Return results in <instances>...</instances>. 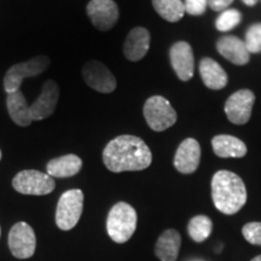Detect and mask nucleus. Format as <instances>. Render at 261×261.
Returning a JSON list of instances; mask_svg holds the SVG:
<instances>
[{
  "mask_svg": "<svg viewBox=\"0 0 261 261\" xmlns=\"http://www.w3.org/2000/svg\"><path fill=\"white\" fill-rule=\"evenodd\" d=\"M143 114L149 127L155 132H162L177 122L174 108L162 96L150 97L143 108Z\"/></svg>",
  "mask_w": 261,
  "mask_h": 261,
  "instance_id": "obj_4",
  "label": "nucleus"
},
{
  "mask_svg": "<svg viewBox=\"0 0 261 261\" xmlns=\"http://www.w3.org/2000/svg\"><path fill=\"white\" fill-rule=\"evenodd\" d=\"M242 21V15L236 9L224 10L215 21V27L219 32H230Z\"/></svg>",
  "mask_w": 261,
  "mask_h": 261,
  "instance_id": "obj_24",
  "label": "nucleus"
},
{
  "mask_svg": "<svg viewBox=\"0 0 261 261\" xmlns=\"http://www.w3.org/2000/svg\"><path fill=\"white\" fill-rule=\"evenodd\" d=\"M212 146L215 155L223 159H241L247 154V146L241 139L233 136L219 135L212 139Z\"/></svg>",
  "mask_w": 261,
  "mask_h": 261,
  "instance_id": "obj_19",
  "label": "nucleus"
},
{
  "mask_svg": "<svg viewBox=\"0 0 261 261\" xmlns=\"http://www.w3.org/2000/svg\"><path fill=\"white\" fill-rule=\"evenodd\" d=\"M48 67H50V58L47 56H37L27 62L12 65L4 76V89L6 93L19 91L24 79L40 75Z\"/></svg>",
  "mask_w": 261,
  "mask_h": 261,
  "instance_id": "obj_6",
  "label": "nucleus"
},
{
  "mask_svg": "<svg viewBox=\"0 0 261 261\" xmlns=\"http://www.w3.org/2000/svg\"><path fill=\"white\" fill-rule=\"evenodd\" d=\"M12 187L19 194L42 196L51 194L56 188V182L47 173L35 169H25L15 175Z\"/></svg>",
  "mask_w": 261,
  "mask_h": 261,
  "instance_id": "obj_7",
  "label": "nucleus"
},
{
  "mask_svg": "<svg viewBox=\"0 0 261 261\" xmlns=\"http://www.w3.org/2000/svg\"><path fill=\"white\" fill-rule=\"evenodd\" d=\"M0 160H2V150H0Z\"/></svg>",
  "mask_w": 261,
  "mask_h": 261,
  "instance_id": "obj_31",
  "label": "nucleus"
},
{
  "mask_svg": "<svg viewBox=\"0 0 261 261\" xmlns=\"http://www.w3.org/2000/svg\"><path fill=\"white\" fill-rule=\"evenodd\" d=\"M185 12L191 16H201L205 12L208 0H185Z\"/></svg>",
  "mask_w": 261,
  "mask_h": 261,
  "instance_id": "obj_27",
  "label": "nucleus"
},
{
  "mask_svg": "<svg viewBox=\"0 0 261 261\" xmlns=\"http://www.w3.org/2000/svg\"><path fill=\"white\" fill-rule=\"evenodd\" d=\"M87 15L98 31L107 32L116 24L119 8L114 0H91L87 5Z\"/></svg>",
  "mask_w": 261,
  "mask_h": 261,
  "instance_id": "obj_11",
  "label": "nucleus"
},
{
  "mask_svg": "<svg viewBox=\"0 0 261 261\" xmlns=\"http://www.w3.org/2000/svg\"><path fill=\"white\" fill-rule=\"evenodd\" d=\"M83 167V161L79 156L68 154L51 160L47 163V174L52 178H69L76 175Z\"/></svg>",
  "mask_w": 261,
  "mask_h": 261,
  "instance_id": "obj_20",
  "label": "nucleus"
},
{
  "mask_svg": "<svg viewBox=\"0 0 261 261\" xmlns=\"http://www.w3.org/2000/svg\"><path fill=\"white\" fill-rule=\"evenodd\" d=\"M58 98H60V87L54 80H47L42 86L40 96L32 106H29V113L33 121H39L50 117L56 110Z\"/></svg>",
  "mask_w": 261,
  "mask_h": 261,
  "instance_id": "obj_12",
  "label": "nucleus"
},
{
  "mask_svg": "<svg viewBox=\"0 0 261 261\" xmlns=\"http://www.w3.org/2000/svg\"><path fill=\"white\" fill-rule=\"evenodd\" d=\"M250 261H261V255H257L254 257V259H252Z\"/></svg>",
  "mask_w": 261,
  "mask_h": 261,
  "instance_id": "obj_30",
  "label": "nucleus"
},
{
  "mask_svg": "<svg viewBox=\"0 0 261 261\" xmlns=\"http://www.w3.org/2000/svg\"><path fill=\"white\" fill-rule=\"evenodd\" d=\"M217 50L224 58L236 65H244L249 62L250 54L246 44L233 35L221 37L217 42Z\"/></svg>",
  "mask_w": 261,
  "mask_h": 261,
  "instance_id": "obj_16",
  "label": "nucleus"
},
{
  "mask_svg": "<svg viewBox=\"0 0 261 261\" xmlns=\"http://www.w3.org/2000/svg\"><path fill=\"white\" fill-rule=\"evenodd\" d=\"M242 2L247 6H255L256 3H257V0H242Z\"/></svg>",
  "mask_w": 261,
  "mask_h": 261,
  "instance_id": "obj_29",
  "label": "nucleus"
},
{
  "mask_svg": "<svg viewBox=\"0 0 261 261\" xmlns=\"http://www.w3.org/2000/svg\"><path fill=\"white\" fill-rule=\"evenodd\" d=\"M6 107H8L10 117L16 125L27 127L33 122L31 113H29V106L21 91L8 93Z\"/></svg>",
  "mask_w": 261,
  "mask_h": 261,
  "instance_id": "obj_21",
  "label": "nucleus"
},
{
  "mask_svg": "<svg viewBox=\"0 0 261 261\" xmlns=\"http://www.w3.org/2000/svg\"><path fill=\"white\" fill-rule=\"evenodd\" d=\"M201 146L194 138L182 140L174 156V167L182 174H191L200 166Z\"/></svg>",
  "mask_w": 261,
  "mask_h": 261,
  "instance_id": "obj_14",
  "label": "nucleus"
},
{
  "mask_svg": "<svg viewBox=\"0 0 261 261\" xmlns=\"http://www.w3.org/2000/svg\"><path fill=\"white\" fill-rule=\"evenodd\" d=\"M137 228V212L126 202H119L110 210L107 219V231L116 243H126Z\"/></svg>",
  "mask_w": 261,
  "mask_h": 261,
  "instance_id": "obj_3",
  "label": "nucleus"
},
{
  "mask_svg": "<svg viewBox=\"0 0 261 261\" xmlns=\"http://www.w3.org/2000/svg\"><path fill=\"white\" fill-rule=\"evenodd\" d=\"M233 0H208V6L213 11H224L227 6H230Z\"/></svg>",
  "mask_w": 261,
  "mask_h": 261,
  "instance_id": "obj_28",
  "label": "nucleus"
},
{
  "mask_svg": "<svg viewBox=\"0 0 261 261\" xmlns=\"http://www.w3.org/2000/svg\"><path fill=\"white\" fill-rule=\"evenodd\" d=\"M83 77L87 86L100 93H112L116 89V79L102 62L90 61L83 68Z\"/></svg>",
  "mask_w": 261,
  "mask_h": 261,
  "instance_id": "obj_10",
  "label": "nucleus"
},
{
  "mask_svg": "<svg viewBox=\"0 0 261 261\" xmlns=\"http://www.w3.org/2000/svg\"><path fill=\"white\" fill-rule=\"evenodd\" d=\"M200 75L203 84L211 90H223L227 85L226 71L218 62L210 57H205L201 61Z\"/></svg>",
  "mask_w": 261,
  "mask_h": 261,
  "instance_id": "obj_18",
  "label": "nucleus"
},
{
  "mask_svg": "<svg viewBox=\"0 0 261 261\" xmlns=\"http://www.w3.org/2000/svg\"><path fill=\"white\" fill-rule=\"evenodd\" d=\"M9 248L17 259H28L33 256L37 247V237L31 225L23 221L15 224L9 232Z\"/></svg>",
  "mask_w": 261,
  "mask_h": 261,
  "instance_id": "obj_8",
  "label": "nucleus"
},
{
  "mask_svg": "<svg viewBox=\"0 0 261 261\" xmlns=\"http://www.w3.org/2000/svg\"><path fill=\"white\" fill-rule=\"evenodd\" d=\"M181 244V236L177 230L163 231L155 246V255L161 261H175L178 259Z\"/></svg>",
  "mask_w": 261,
  "mask_h": 261,
  "instance_id": "obj_17",
  "label": "nucleus"
},
{
  "mask_svg": "<svg viewBox=\"0 0 261 261\" xmlns=\"http://www.w3.org/2000/svg\"><path fill=\"white\" fill-rule=\"evenodd\" d=\"M212 198L221 213L236 214L247 202L246 185L236 173L218 171L212 178Z\"/></svg>",
  "mask_w": 261,
  "mask_h": 261,
  "instance_id": "obj_2",
  "label": "nucleus"
},
{
  "mask_svg": "<svg viewBox=\"0 0 261 261\" xmlns=\"http://www.w3.org/2000/svg\"><path fill=\"white\" fill-rule=\"evenodd\" d=\"M213 231V221L207 215H196L189 221L188 232L195 242H203Z\"/></svg>",
  "mask_w": 261,
  "mask_h": 261,
  "instance_id": "obj_23",
  "label": "nucleus"
},
{
  "mask_svg": "<svg viewBox=\"0 0 261 261\" xmlns=\"http://www.w3.org/2000/svg\"><path fill=\"white\" fill-rule=\"evenodd\" d=\"M152 154L142 138L119 136L108 143L103 151V162L110 172L143 171L151 165Z\"/></svg>",
  "mask_w": 261,
  "mask_h": 261,
  "instance_id": "obj_1",
  "label": "nucleus"
},
{
  "mask_svg": "<svg viewBox=\"0 0 261 261\" xmlns=\"http://www.w3.org/2000/svg\"><path fill=\"white\" fill-rule=\"evenodd\" d=\"M247 50L249 54H260L261 52V23H254L248 28L246 33Z\"/></svg>",
  "mask_w": 261,
  "mask_h": 261,
  "instance_id": "obj_25",
  "label": "nucleus"
},
{
  "mask_svg": "<svg viewBox=\"0 0 261 261\" xmlns=\"http://www.w3.org/2000/svg\"><path fill=\"white\" fill-rule=\"evenodd\" d=\"M156 12L168 22H178L185 14V6L181 0H152Z\"/></svg>",
  "mask_w": 261,
  "mask_h": 261,
  "instance_id": "obj_22",
  "label": "nucleus"
},
{
  "mask_svg": "<svg viewBox=\"0 0 261 261\" xmlns=\"http://www.w3.org/2000/svg\"><path fill=\"white\" fill-rule=\"evenodd\" d=\"M84 210V194L79 189L65 191L60 197L56 210V224L63 231H69L79 223Z\"/></svg>",
  "mask_w": 261,
  "mask_h": 261,
  "instance_id": "obj_5",
  "label": "nucleus"
},
{
  "mask_svg": "<svg viewBox=\"0 0 261 261\" xmlns=\"http://www.w3.org/2000/svg\"><path fill=\"white\" fill-rule=\"evenodd\" d=\"M150 47V33L143 27L133 28L127 35L123 54L128 61H140L148 54Z\"/></svg>",
  "mask_w": 261,
  "mask_h": 261,
  "instance_id": "obj_15",
  "label": "nucleus"
},
{
  "mask_svg": "<svg viewBox=\"0 0 261 261\" xmlns=\"http://www.w3.org/2000/svg\"><path fill=\"white\" fill-rule=\"evenodd\" d=\"M255 96L250 90H240L231 94L225 103L228 121L234 125H246L252 116Z\"/></svg>",
  "mask_w": 261,
  "mask_h": 261,
  "instance_id": "obj_9",
  "label": "nucleus"
},
{
  "mask_svg": "<svg viewBox=\"0 0 261 261\" xmlns=\"http://www.w3.org/2000/svg\"><path fill=\"white\" fill-rule=\"evenodd\" d=\"M169 58L173 70L181 81H189L194 76L195 58L190 44L187 41H178L172 45Z\"/></svg>",
  "mask_w": 261,
  "mask_h": 261,
  "instance_id": "obj_13",
  "label": "nucleus"
},
{
  "mask_svg": "<svg viewBox=\"0 0 261 261\" xmlns=\"http://www.w3.org/2000/svg\"><path fill=\"white\" fill-rule=\"evenodd\" d=\"M242 234L250 244L261 246V223L252 221L246 224L242 228Z\"/></svg>",
  "mask_w": 261,
  "mask_h": 261,
  "instance_id": "obj_26",
  "label": "nucleus"
}]
</instances>
